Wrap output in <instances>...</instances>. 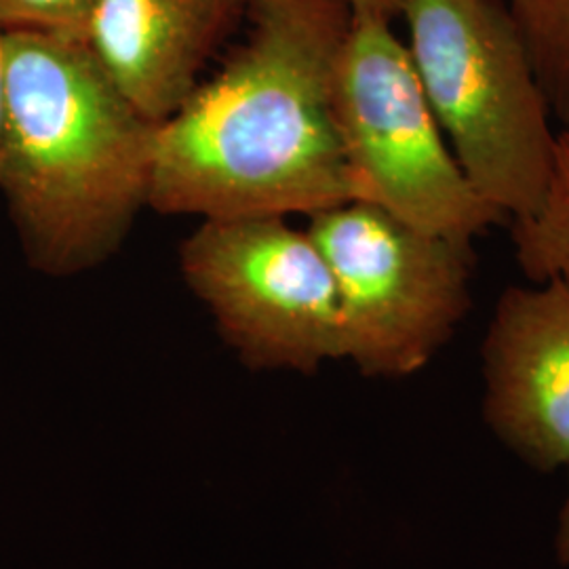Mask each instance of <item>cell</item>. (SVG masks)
Segmentation results:
<instances>
[{
    "label": "cell",
    "mask_w": 569,
    "mask_h": 569,
    "mask_svg": "<svg viewBox=\"0 0 569 569\" xmlns=\"http://www.w3.org/2000/svg\"><path fill=\"white\" fill-rule=\"evenodd\" d=\"M483 420L538 472L569 467V287H509L481 345Z\"/></svg>",
    "instance_id": "cell-7"
},
{
    "label": "cell",
    "mask_w": 569,
    "mask_h": 569,
    "mask_svg": "<svg viewBox=\"0 0 569 569\" xmlns=\"http://www.w3.org/2000/svg\"><path fill=\"white\" fill-rule=\"evenodd\" d=\"M243 0H98L87 42L108 79L148 121L173 117Z\"/></svg>",
    "instance_id": "cell-8"
},
{
    "label": "cell",
    "mask_w": 569,
    "mask_h": 569,
    "mask_svg": "<svg viewBox=\"0 0 569 569\" xmlns=\"http://www.w3.org/2000/svg\"><path fill=\"white\" fill-rule=\"evenodd\" d=\"M2 114H4V32L0 30V133H2Z\"/></svg>",
    "instance_id": "cell-14"
},
{
    "label": "cell",
    "mask_w": 569,
    "mask_h": 569,
    "mask_svg": "<svg viewBox=\"0 0 569 569\" xmlns=\"http://www.w3.org/2000/svg\"><path fill=\"white\" fill-rule=\"evenodd\" d=\"M157 127L87 39L4 32L0 192L28 264L63 279L121 249L150 207Z\"/></svg>",
    "instance_id": "cell-2"
},
{
    "label": "cell",
    "mask_w": 569,
    "mask_h": 569,
    "mask_svg": "<svg viewBox=\"0 0 569 569\" xmlns=\"http://www.w3.org/2000/svg\"><path fill=\"white\" fill-rule=\"evenodd\" d=\"M180 270L249 369L312 376L342 359L331 268L310 232L287 218L201 220L180 247Z\"/></svg>",
    "instance_id": "cell-6"
},
{
    "label": "cell",
    "mask_w": 569,
    "mask_h": 569,
    "mask_svg": "<svg viewBox=\"0 0 569 569\" xmlns=\"http://www.w3.org/2000/svg\"><path fill=\"white\" fill-rule=\"evenodd\" d=\"M409 56L456 161L500 213L529 220L557 164L550 106L500 0H403Z\"/></svg>",
    "instance_id": "cell-3"
},
{
    "label": "cell",
    "mask_w": 569,
    "mask_h": 569,
    "mask_svg": "<svg viewBox=\"0 0 569 569\" xmlns=\"http://www.w3.org/2000/svg\"><path fill=\"white\" fill-rule=\"evenodd\" d=\"M96 4L98 0H0V30L87 39Z\"/></svg>",
    "instance_id": "cell-11"
},
{
    "label": "cell",
    "mask_w": 569,
    "mask_h": 569,
    "mask_svg": "<svg viewBox=\"0 0 569 569\" xmlns=\"http://www.w3.org/2000/svg\"><path fill=\"white\" fill-rule=\"evenodd\" d=\"M512 244L523 274L545 283L559 279L569 287V133L557 138V164L547 203L538 216L512 222Z\"/></svg>",
    "instance_id": "cell-9"
},
{
    "label": "cell",
    "mask_w": 569,
    "mask_h": 569,
    "mask_svg": "<svg viewBox=\"0 0 569 569\" xmlns=\"http://www.w3.org/2000/svg\"><path fill=\"white\" fill-rule=\"evenodd\" d=\"M249 32L157 127L150 209L164 216H315L348 203L336 127L348 0H243Z\"/></svg>",
    "instance_id": "cell-1"
},
{
    "label": "cell",
    "mask_w": 569,
    "mask_h": 569,
    "mask_svg": "<svg viewBox=\"0 0 569 569\" xmlns=\"http://www.w3.org/2000/svg\"><path fill=\"white\" fill-rule=\"evenodd\" d=\"M331 268L342 359L366 378H407L443 350L472 308V243L425 232L373 204L310 216Z\"/></svg>",
    "instance_id": "cell-5"
},
{
    "label": "cell",
    "mask_w": 569,
    "mask_h": 569,
    "mask_svg": "<svg viewBox=\"0 0 569 569\" xmlns=\"http://www.w3.org/2000/svg\"><path fill=\"white\" fill-rule=\"evenodd\" d=\"M355 16H369L382 20H397L401 18L403 0H348Z\"/></svg>",
    "instance_id": "cell-12"
},
{
    "label": "cell",
    "mask_w": 569,
    "mask_h": 569,
    "mask_svg": "<svg viewBox=\"0 0 569 569\" xmlns=\"http://www.w3.org/2000/svg\"><path fill=\"white\" fill-rule=\"evenodd\" d=\"M550 112L569 131V0H509Z\"/></svg>",
    "instance_id": "cell-10"
},
{
    "label": "cell",
    "mask_w": 569,
    "mask_h": 569,
    "mask_svg": "<svg viewBox=\"0 0 569 569\" xmlns=\"http://www.w3.org/2000/svg\"><path fill=\"white\" fill-rule=\"evenodd\" d=\"M555 555H557V561L563 568L569 569V486L563 507L559 510V521H557V531H555Z\"/></svg>",
    "instance_id": "cell-13"
},
{
    "label": "cell",
    "mask_w": 569,
    "mask_h": 569,
    "mask_svg": "<svg viewBox=\"0 0 569 569\" xmlns=\"http://www.w3.org/2000/svg\"><path fill=\"white\" fill-rule=\"evenodd\" d=\"M568 133H569V131H568Z\"/></svg>",
    "instance_id": "cell-15"
},
{
    "label": "cell",
    "mask_w": 569,
    "mask_h": 569,
    "mask_svg": "<svg viewBox=\"0 0 569 569\" xmlns=\"http://www.w3.org/2000/svg\"><path fill=\"white\" fill-rule=\"evenodd\" d=\"M390 23L355 16L338 63L333 112L350 199L472 243L507 216L475 190L449 152L409 49Z\"/></svg>",
    "instance_id": "cell-4"
}]
</instances>
